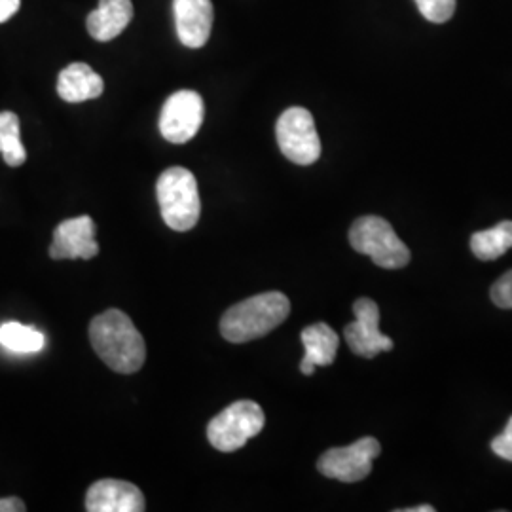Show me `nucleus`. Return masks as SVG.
<instances>
[{"label": "nucleus", "mask_w": 512, "mask_h": 512, "mask_svg": "<svg viewBox=\"0 0 512 512\" xmlns=\"http://www.w3.org/2000/svg\"><path fill=\"white\" fill-rule=\"evenodd\" d=\"M27 507L18 497H6L0 499V512H25Z\"/></svg>", "instance_id": "obj_23"}, {"label": "nucleus", "mask_w": 512, "mask_h": 512, "mask_svg": "<svg viewBox=\"0 0 512 512\" xmlns=\"http://www.w3.org/2000/svg\"><path fill=\"white\" fill-rule=\"evenodd\" d=\"M380 452L382 446L378 440L374 437H363L346 448L327 450L317 461V469L321 475L346 484L361 482L370 475L372 463L380 456Z\"/></svg>", "instance_id": "obj_7"}, {"label": "nucleus", "mask_w": 512, "mask_h": 512, "mask_svg": "<svg viewBox=\"0 0 512 512\" xmlns=\"http://www.w3.org/2000/svg\"><path fill=\"white\" fill-rule=\"evenodd\" d=\"M133 19L131 0H99L97 10L88 16V33L99 42H110L122 35Z\"/></svg>", "instance_id": "obj_14"}, {"label": "nucleus", "mask_w": 512, "mask_h": 512, "mask_svg": "<svg viewBox=\"0 0 512 512\" xmlns=\"http://www.w3.org/2000/svg\"><path fill=\"white\" fill-rule=\"evenodd\" d=\"M275 137L283 156L293 164H315L321 156V141L310 110L302 107L285 110L277 120Z\"/></svg>", "instance_id": "obj_6"}, {"label": "nucleus", "mask_w": 512, "mask_h": 512, "mask_svg": "<svg viewBox=\"0 0 512 512\" xmlns=\"http://www.w3.org/2000/svg\"><path fill=\"white\" fill-rule=\"evenodd\" d=\"M105 90L103 78L86 63H73L57 78V93L67 103H84L101 97Z\"/></svg>", "instance_id": "obj_15"}, {"label": "nucleus", "mask_w": 512, "mask_h": 512, "mask_svg": "<svg viewBox=\"0 0 512 512\" xmlns=\"http://www.w3.org/2000/svg\"><path fill=\"white\" fill-rule=\"evenodd\" d=\"M302 344L306 349V355L300 363V372L311 376L315 372V366H329L334 363L336 353L340 348V338L327 323H315L300 334Z\"/></svg>", "instance_id": "obj_13"}, {"label": "nucleus", "mask_w": 512, "mask_h": 512, "mask_svg": "<svg viewBox=\"0 0 512 512\" xmlns=\"http://www.w3.org/2000/svg\"><path fill=\"white\" fill-rule=\"evenodd\" d=\"M205 105L202 95L192 90L175 92L164 103L160 114V133L165 141L183 145L198 135L202 128Z\"/></svg>", "instance_id": "obj_8"}, {"label": "nucleus", "mask_w": 512, "mask_h": 512, "mask_svg": "<svg viewBox=\"0 0 512 512\" xmlns=\"http://www.w3.org/2000/svg\"><path fill=\"white\" fill-rule=\"evenodd\" d=\"M490 296L497 308L512 310V270L495 281Z\"/></svg>", "instance_id": "obj_20"}, {"label": "nucleus", "mask_w": 512, "mask_h": 512, "mask_svg": "<svg viewBox=\"0 0 512 512\" xmlns=\"http://www.w3.org/2000/svg\"><path fill=\"white\" fill-rule=\"evenodd\" d=\"M175 27L186 48H202L213 29L215 8L211 0H173Z\"/></svg>", "instance_id": "obj_12"}, {"label": "nucleus", "mask_w": 512, "mask_h": 512, "mask_svg": "<svg viewBox=\"0 0 512 512\" xmlns=\"http://www.w3.org/2000/svg\"><path fill=\"white\" fill-rule=\"evenodd\" d=\"M90 340L105 365L120 374H133L147 359L145 338L124 311H105L93 317Z\"/></svg>", "instance_id": "obj_1"}, {"label": "nucleus", "mask_w": 512, "mask_h": 512, "mask_svg": "<svg viewBox=\"0 0 512 512\" xmlns=\"http://www.w3.org/2000/svg\"><path fill=\"white\" fill-rule=\"evenodd\" d=\"M512 249V222L503 220L490 230L476 232L471 238V251L478 260H495Z\"/></svg>", "instance_id": "obj_16"}, {"label": "nucleus", "mask_w": 512, "mask_h": 512, "mask_svg": "<svg viewBox=\"0 0 512 512\" xmlns=\"http://www.w3.org/2000/svg\"><path fill=\"white\" fill-rule=\"evenodd\" d=\"M145 509L143 492L124 480H99L86 495L88 512H143Z\"/></svg>", "instance_id": "obj_11"}, {"label": "nucleus", "mask_w": 512, "mask_h": 512, "mask_svg": "<svg viewBox=\"0 0 512 512\" xmlns=\"http://www.w3.org/2000/svg\"><path fill=\"white\" fill-rule=\"evenodd\" d=\"M401 512H435V507H429V505H421V507H414V509H403Z\"/></svg>", "instance_id": "obj_24"}, {"label": "nucleus", "mask_w": 512, "mask_h": 512, "mask_svg": "<svg viewBox=\"0 0 512 512\" xmlns=\"http://www.w3.org/2000/svg\"><path fill=\"white\" fill-rule=\"evenodd\" d=\"M99 255L95 241V222L92 217H76L61 222L54 232L50 256L54 260H90Z\"/></svg>", "instance_id": "obj_10"}, {"label": "nucleus", "mask_w": 512, "mask_h": 512, "mask_svg": "<svg viewBox=\"0 0 512 512\" xmlns=\"http://www.w3.org/2000/svg\"><path fill=\"white\" fill-rule=\"evenodd\" d=\"M349 243L357 253L370 256L376 266L385 270H401L410 262V251L393 226L376 215L361 217L351 224Z\"/></svg>", "instance_id": "obj_4"}, {"label": "nucleus", "mask_w": 512, "mask_h": 512, "mask_svg": "<svg viewBox=\"0 0 512 512\" xmlns=\"http://www.w3.org/2000/svg\"><path fill=\"white\" fill-rule=\"evenodd\" d=\"M0 346L14 353H38L44 348V334L35 327L10 321L0 327Z\"/></svg>", "instance_id": "obj_18"}, {"label": "nucleus", "mask_w": 512, "mask_h": 512, "mask_svg": "<svg viewBox=\"0 0 512 512\" xmlns=\"http://www.w3.org/2000/svg\"><path fill=\"white\" fill-rule=\"evenodd\" d=\"M421 16L433 23H444L454 16L456 0H416Z\"/></svg>", "instance_id": "obj_19"}, {"label": "nucleus", "mask_w": 512, "mask_h": 512, "mask_svg": "<svg viewBox=\"0 0 512 512\" xmlns=\"http://www.w3.org/2000/svg\"><path fill=\"white\" fill-rule=\"evenodd\" d=\"M355 321L344 329L349 349L365 359L393 349V340L380 332V308L370 298H359L353 304Z\"/></svg>", "instance_id": "obj_9"}, {"label": "nucleus", "mask_w": 512, "mask_h": 512, "mask_svg": "<svg viewBox=\"0 0 512 512\" xmlns=\"http://www.w3.org/2000/svg\"><path fill=\"white\" fill-rule=\"evenodd\" d=\"M291 313V302L283 293L256 294L232 306L220 319V334L232 344H245L277 329Z\"/></svg>", "instance_id": "obj_2"}, {"label": "nucleus", "mask_w": 512, "mask_h": 512, "mask_svg": "<svg viewBox=\"0 0 512 512\" xmlns=\"http://www.w3.org/2000/svg\"><path fill=\"white\" fill-rule=\"evenodd\" d=\"M492 450L499 458L512 461V416L509 423H507V427H505V431L492 440Z\"/></svg>", "instance_id": "obj_21"}, {"label": "nucleus", "mask_w": 512, "mask_h": 512, "mask_svg": "<svg viewBox=\"0 0 512 512\" xmlns=\"http://www.w3.org/2000/svg\"><path fill=\"white\" fill-rule=\"evenodd\" d=\"M0 154L10 167H19L27 160V152L19 133L18 114L10 110L0 112Z\"/></svg>", "instance_id": "obj_17"}, {"label": "nucleus", "mask_w": 512, "mask_h": 512, "mask_svg": "<svg viewBox=\"0 0 512 512\" xmlns=\"http://www.w3.org/2000/svg\"><path fill=\"white\" fill-rule=\"evenodd\" d=\"M156 194L164 222L175 232L192 230L202 215L198 181L184 167H169L160 175Z\"/></svg>", "instance_id": "obj_3"}, {"label": "nucleus", "mask_w": 512, "mask_h": 512, "mask_svg": "<svg viewBox=\"0 0 512 512\" xmlns=\"http://www.w3.org/2000/svg\"><path fill=\"white\" fill-rule=\"evenodd\" d=\"M21 6V0H0V23L14 18Z\"/></svg>", "instance_id": "obj_22"}, {"label": "nucleus", "mask_w": 512, "mask_h": 512, "mask_svg": "<svg viewBox=\"0 0 512 512\" xmlns=\"http://www.w3.org/2000/svg\"><path fill=\"white\" fill-rule=\"evenodd\" d=\"M266 423L260 404L255 401H238L224 408L207 425V439L220 452H236L256 437Z\"/></svg>", "instance_id": "obj_5"}]
</instances>
